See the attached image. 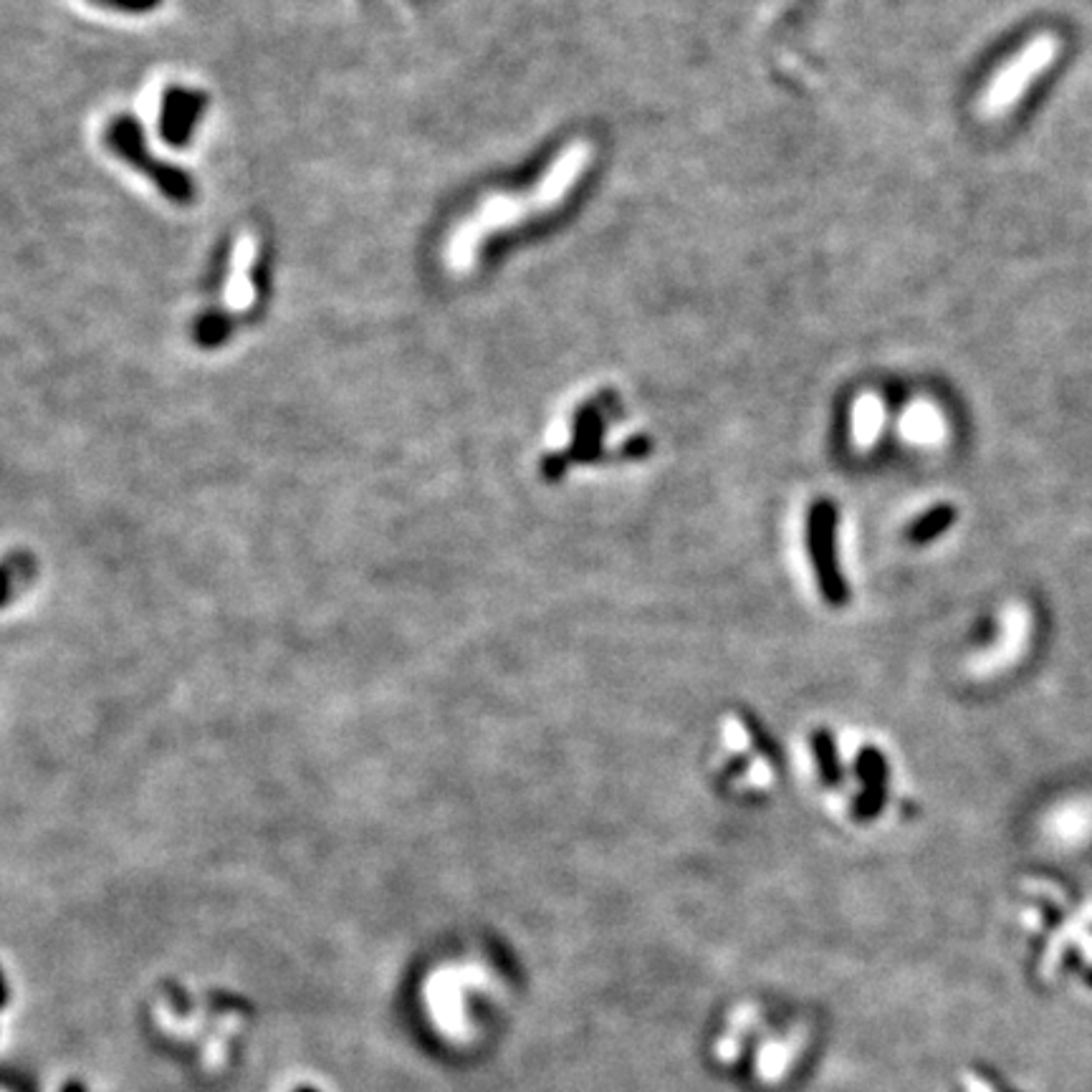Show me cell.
I'll use <instances>...</instances> for the list:
<instances>
[{"instance_id": "obj_5", "label": "cell", "mask_w": 1092, "mask_h": 1092, "mask_svg": "<svg viewBox=\"0 0 1092 1092\" xmlns=\"http://www.w3.org/2000/svg\"><path fill=\"white\" fill-rule=\"evenodd\" d=\"M855 771L862 781V791L855 799L852 814L857 819H875L885 809L888 801V781L890 766L885 754L878 747H862L855 759Z\"/></svg>"}, {"instance_id": "obj_10", "label": "cell", "mask_w": 1092, "mask_h": 1092, "mask_svg": "<svg viewBox=\"0 0 1092 1092\" xmlns=\"http://www.w3.org/2000/svg\"><path fill=\"white\" fill-rule=\"evenodd\" d=\"M906 430L913 438L928 440L941 430V420L936 417L934 407L926 405V402H918V405H913L906 412Z\"/></svg>"}, {"instance_id": "obj_6", "label": "cell", "mask_w": 1092, "mask_h": 1092, "mask_svg": "<svg viewBox=\"0 0 1092 1092\" xmlns=\"http://www.w3.org/2000/svg\"><path fill=\"white\" fill-rule=\"evenodd\" d=\"M956 519H959V511H956L954 504H939L934 509L923 511L921 517L908 529V542L916 544V546L936 542V539L944 537L954 527Z\"/></svg>"}, {"instance_id": "obj_12", "label": "cell", "mask_w": 1092, "mask_h": 1092, "mask_svg": "<svg viewBox=\"0 0 1092 1092\" xmlns=\"http://www.w3.org/2000/svg\"><path fill=\"white\" fill-rule=\"evenodd\" d=\"M97 6H105L109 11L119 13H132V16H142V13H152L162 6V0H92Z\"/></svg>"}, {"instance_id": "obj_1", "label": "cell", "mask_w": 1092, "mask_h": 1092, "mask_svg": "<svg viewBox=\"0 0 1092 1092\" xmlns=\"http://www.w3.org/2000/svg\"><path fill=\"white\" fill-rule=\"evenodd\" d=\"M105 144L114 157H119L132 170L144 172L152 185L175 205H190L198 195L195 180L182 167L170 165L165 159H157L147 147L142 126L132 114H116L105 129Z\"/></svg>"}, {"instance_id": "obj_8", "label": "cell", "mask_w": 1092, "mask_h": 1092, "mask_svg": "<svg viewBox=\"0 0 1092 1092\" xmlns=\"http://www.w3.org/2000/svg\"><path fill=\"white\" fill-rule=\"evenodd\" d=\"M233 319L223 312H205L203 317L195 319V327H192V336L205 349H213L220 346L228 336L233 334Z\"/></svg>"}, {"instance_id": "obj_4", "label": "cell", "mask_w": 1092, "mask_h": 1092, "mask_svg": "<svg viewBox=\"0 0 1092 1092\" xmlns=\"http://www.w3.org/2000/svg\"><path fill=\"white\" fill-rule=\"evenodd\" d=\"M208 109V94L185 87H167L159 100L157 132L162 142L175 149L190 147L198 119Z\"/></svg>"}, {"instance_id": "obj_3", "label": "cell", "mask_w": 1092, "mask_h": 1092, "mask_svg": "<svg viewBox=\"0 0 1092 1092\" xmlns=\"http://www.w3.org/2000/svg\"><path fill=\"white\" fill-rule=\"evenodd\" d=\"M807 551L812 559L814 579L824 602L842 607L850 597L845 576L837 559V506L832 501H814L807 514Z\"/></svg>"}, {"instance_id": "obj_2", "label": "cell", "mask_w": 1092, "mask_h": 1092, "mask_svg": "<svg viewBox=\"0 0 1092 1092\" xmlns=\"http://www.w3.org/2000/svg\"><path fill=\"white\" fill-rule=\"evenodd\" d=\"M1059 49L1062 44L1054 34H1039L1026 41L983 87L982 97H979V114L983 119H999V116L1009 114L1019 105L1026 89L1057 61Z\"/></svg>"}, {"instance_id": "obj_13", "label": "cell", "mask_w": 1092, "mask_h": 1092, "mask_svg": "<svg viewBox=\"0 0 1092 1092\" xmlns=\"http://www.w3.org/2000/svg\"><path fill=\"white\" fill-rule=\"evenodd\" d=\"M744 724H747V731H749V734H752L754 744H757L759 752H762L764 757H768V759H779V752H776V744L771 742V736L764 734L762 726H759L757 721L752 719V716H744Z\"/></svg>"}, {"instance_id": "obj_7", "label": "cell", "mask_w": 1092, "mask_h": 1092, "mask_svg": "<svg viewBox=\"0 0 1092 1092\" xmlns=\"http://www.w3.org/2000/svg\"><path fill=\"white\" fill-rule=\"evenodd\" d=\"M809 744H812L814 762L819 766V776L827 786H837L842 781V764L840 754H837V744H834V736L827 729H817L809 736Z\"/></svg>"}, {"instance_id": "obj_11", "label": "cell", "mask_w": 1092, "mask_h": 1092, "mask_svg": "<svg viewBox=\"0 0 1092 1092\" xmlns=\"http://www.w3.org/2000/svg\"><path fill=\"white\" fill-rule=\"evenodd\" d=\"M228 256H231V243H223V246L218 248V256L213 259V264H210L208 269V276H205L203 281V289L210 294V297H215V294L223 292V281H226V274H228Z\"/></svg>"}, {"instance_id": "obj_9", "label": "cell", "mask_w": 1092, "mask_h": 1092, "mask_svg": "<svg viewBox=\"0 0 1092 1092\" xmlns=\"http://www.w3.org/2000/svg\"><path fill=\"white\" fill-rule=\"evenodd\" d=\"M855 425L860 438H873L883 425V400L875 395H865L857 400Z\"/></svg>"}]
</instances>
